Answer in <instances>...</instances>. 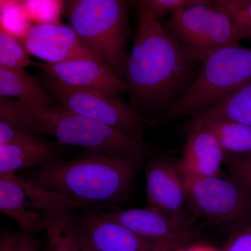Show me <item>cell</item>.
<instances>
[{"label":"cell","mask_w":251,"mask_h":251,"mask_svg":"<svg viewBox=\"0 0 251 251\" xmlns=\"http://www.w3.org/2000/svg\"><path fill=\"white\" fill-rule=\"evenodd\" d=\"M145 174L147 206L175 223L187 224L184 216L187 187L176 163L153 158L145 168Z\"/></svg>","instance_id":"9c48e42d"},{"label":"cell","mask_w":251,"mask_h":251,"mask_svg":"<svg viewBox=\"0 0 251 251\" xmlns=\"http://www.w3.org/2000/svg\"><path fill=\"white\" fill-rule=\"evenodd\" d=\"M225 151L209 128L191 121L181 158L176 162L186 184L221 175Z\"/></svg>","instance_id":"7c38bea8"},{"label":"cell","mask_w":251,"mask_h":251,"mask_svg":"<svg viewBox=\"0 0 251 251\" xmlns=\"http://www.w3.org/2000/svg\"><path fill=\"white\" fill-rule=\"evenodd\" d=\"M224 164L231 175L239 179L251 193V153L240 155L225 153Z\"/></svg>","instance_id":"cb8c5ba5"},{"label":"cell","mask_w":251,"mask_h":251,"mask_svg":"<svg viewBox=\"0 0 251 251\" xmlns=\"http://www.w3.org/2000/svg\"><path fill=\"white\" fill-rule=\"evenodd\" d=\"M0 211L14 220L21 230L32 234L45 230L42 213L29 206L24 190L10 174L0 175Z\"/></svg>","instance_id":"2e32d148"},{"label":"cell","mask_w":251,"mask_h":251,"mask_svg":"<svg viewBox=\"0 0 251 251\" xmlns=\"http://www.w3.org/2000/svg\"><path fill=\"white\" fill-rule=\"evenodd\" d=\"M176 251H205L204 250H202V249H195V248H192V249H184V247H180L179 249H178Z\"/></svg>","instance_id":"f546056e"},{"label":"cell","mask_w":251,"mask_h":251,"mask_svg":"<svg viewBox=\"0 0 251 251\" xmlns=\"http://www.w3.org/2000/svg\"><path fill=\"white\" fill-rule=\"evenodd\" d=\"M0 119L37 134L52 135L63 145L80 146L85 150L143 157L148 151L145 142L77 115L60 104L37 106L0 97Z\"/></svg>","instance_id":"3957f363"},{"label":"cell","mask_w":251,"mask_h":251,"mask_svg":"<svg viewBox=\"0 0 251 251\" xmlns=\"http://www.w3.org/2000/svg\"><path fill=\"white\" fill-rule=\"evenodd\" d=\"M219 2L232 15L243 39L251 40V0H219Z\"/></svg>","instance_id":"7402d4cb"},{"label":"cell","mask_w":251,"mask_h":251,"mask_svg":"<svg viewBox=\"0 0 251 251\" xmlns=\"http://www.w3.org/2000/svg\"><path fill=\"white\" fill-rule=\"evenodd\" d=\"M140 1L159 21L167 15L171 16L176 11L193 4L196 0H141Z\"/></svg>","instance_id":"d4e9b609"},{"label":"cell","mask_w":251,"mask_h":251,"mask_svg":"<svg viewBox=\"0 0 251 251\" xmlns=\"http://www.w3.org/2000/svg\"><path fill=\"white\" fill-rule=\"evenodd\" d=\"M20 251H39V244L34 234L21 230L18 232Z\"/></svg>","instance_id":"83f0119b"},{"label":"cell","mask_w":251,"mask_h":251,"mask_svg":"<svg viewBox=\"0 0 251 251\" xmlns=\"http://www.w3.org/2000/svg\"><path fill=\"white\" fill-rule=\"evenodd\" d=\"M144 157L84 150L70 161L43 164L27 179L75 203L80 209H107L126 202Z\"/></svg>","instance_id":"7a4b0ae2"},{"label":"cell","mask_w":251,"mask_h":251,"mask_svg":"<svg viewBox=\"0 0 251 251\" xmlns=\"http://www.w3.org/2000/svg\"><path fill=\"white\" fill-rule=\"evenodd\" d=\"M43 141L39 134L0 120V145H25Z\"/></svg>","instance_id":"603a6c76"},{"label":"cell","mask_w":251,"mask_h":251,"mask_svg":"<svg viewBox=\"0 0 251 251\" xmlns=\"http://www.w3.org/2000/svg\"><path fill=\"white\" fill-rule=\"evenodd\" d=\"M163 25L201 63L212 52L244 39L219 0H196L169 16Z\"/></svg>","instance_id":"8992f818"},{"label":"cell","mask_w":251,"mask_h":251,"mask_svg":"<svg viewBox=\"0 0 251 251\" xmlns=\"http://www.w3.org/2000/svg\"><path fill=\"white\" fill-rule=\"evenodd\" d=\"M221 251H251V224L233 229Z\"/></svg>","instance_id":"484cf974"},{"label":"cell","mask_w":251,"mask_h":251,"mask_svg":"<svg viewBox=\"0 0 251 251\" xmlns=\"http://www.w3.org/2000/svg\"><path fill=\"white\" fill-rule=\"evenodd\" d=\"M138 28L126 67L130 106L142 122L156 126L196 80L199 61L140 1Z\"/></svg>","instance_id":"6da1fadb"},{"label":"cell","mask_w":251,"mask_h":251,"mask_svg":"<svg viewBox=\"0 0 251 251\" xmlns=\"http://www.w3.org/2000/svg\"><path fill=\"white\" fill-rule=\"evenodd\" d=\"M183 247L184 246L176 242H159L154 244L151 251H176L180 247Z\"/></svg>","instance_id":"f1b7e54d"},{"label":"cell","mask_w":251,"mask_h":251,"mask_svg":"<svg viewBox=\"0 0 251 251\" xmlns=\"http://www.w3.org/2000/svg\"><path fill=\"white\" fill-rule=\"evenodd\" d=\"M34 209L44 215L46 251H83L78 221L73 212L75 209L47 204H39Z\"/></svg>","instance_id":"9a60e30c"},{"label":"cell","mask_w":251,"mask_h":251,"mask_svg":"<svg viewBox=\"0 0 251 251\" xmlns=\"http://www.w3.org/2000/svg\"><path fill=\"white\" fill-rule=\"evenodd\" d=\"M46 88L64 108L82 116L109 126L133 139L143 142V125L139 117L117 95L61 85L41 74Z\"/></svg>","instance_id":"ba28073f"},{"label":"cell","mask_w":251,"mask_h":251,"mask_svg":"<svg viewBox=\"0 0 251 251\" xmlns=\"http://www.w3.org/2000/svg\"><path fill=\"white\" fill-rule=\"evenodd\" d=\"M81 240H82V239H81ZM82 251H91L90 249H88L87 247H86V245L85 244H84L83 242H82Z\"/></svg>","instance_id":"4dcf8cb0"},{"label":"cell","mask_w":251,"mask_h":251,"mask_svg":"<svg viewBox=\"0 0 251 251\" xmlns=\"http://www.w3.org/2000/svg\"><path fill=\"white\" fill-rule=\"evenodd\" d=\"M186 187L188 202L199 217L233 229L251 224V193L232 175L191 181Z\"/></svg>","instance_id":"52a82bcc"},{"label":"cell","mask_w":251,"mask_h":251,"mask_svg":"<svg viewBox=\"0 0 251 251\" xmlns=\"http://www.w3.org/2000/svg\"><path fill=\"white\" fill-rule=\"evenodd\" d=\"M192 121L200 122L209 128L225 153L237 155L251 153V126L202 115L193 117Z\"/></svg>","instance_id":"d6986e66"},{"label":"cell","mask_w":251,"mask_h":251,"mask_svg":"<svg viewBox=\"0 0 251 251\" xmlns=\"http://www.w3.org/2000/svg\"><path fill=\"white\" fill-rule=\"evenodd\" d=\"M24 46L29 54L49 64L78 59L103 61L72 27L59 23H38L31 26L25 36Z\"/></svg>","instance_id":"30bf717a"},{"label":"cell","mask_w":251,"mask_h":251,"mask_svg":"<svg viewBox=\"0 0 251 251\" xmlns=\"http://www.w3.org/2000/svg\"><path fill=\"white\" fill-rule=\"evenodd\" d=\"M25 46L4 27L0 29V67L12 69H25L29 66L39 67L40 64L29 58Z\"/></svg>","instance_id":"44dd1931"},{"label":"cell","mask_w":251,"mask_h":251,"mask_svg":"<svg viewBox=\"0 0 251 251\" xmlns=\"http://www.w3.org/2000/svg\"><path fill=\"white\" fill-rule=\"evenodd\" d=\"M198 115L227 119L251 126V81Z\"/></svg>","instance_id":"ffe728a7"},{"label":"cell","mask_w":251,"mask_h":251,"mask_svg":"<svg viewBox=\"0 0 251 251\" xmlns=\"http://www.w3.org/2000/svg\"><path fill=\"white\" fill-rule=\"evenodd\" d=\"M43 74L61 85L117 95L127 94L125 79L103 61L78 59L40 64Z\"/></svg>","instance_id":"8fae6325"},{"label":"cell","mask_w":251,"mask_h":251,"mask_svg":"<svg viewBox=\"0 0 251 251\" xmlns=\"http://www.w3.org/2000/svg\"><path fill=\"white\" fill-rule=\"evenodd\" d=\"M128 2L121 0H70L64 2L69 25L103 62L125 78Z\"/></svg>","instance_id":"277c9868"},{"label":"cell","mask_w":251,"mask_h":251,"mask_svg":"<svg viewBox=\"0 0 251 251\" xmlns=\"http://www.w3.org/2000/svg\"><path fill=\"white\" fill-rule=\"evenodd\" d=\"M0 97H13L21 103L37 106L54 104L50 92L25 69L0 67Z\"/></svg>","instance_id":"e0dca14e"},{"label":"cell","mask_w":251,"mask_h":251,"mask_svg":"<svg viewBox=\"0 0 251 251\" xmlns=\"http://www.w3.org/2000/svg\"><path fill=\"white\" fill-rule=\"evenodd\" d=\"M81 239L91 251H151L155 244L140 237L100 209H80Z\"/></svg>","instance_id":"4fadbf2b"},{"label":"cell","mask_w":251,"mask_h":251,"mask_svg":"<svg viewBox=\"0 0 251 251\" xmlns=\"http://www.w3.org/2000/svg\"><path fill=\"white\" fill-rule=\"evenodd\" d=\"M0 251H20L18 233L4 229L0 236Z\"/></svg>","instance_id":"4316f807"},{"label":"cell","mask_w":251,"mask_h":251,"mask_svg":"<svg viewBox=\"0 0 251 251\" xmlns=\"http://www.w3.org/2000/svg\"><path fill=\"white\" fill-rule=\"evenodd\" d=\"M251 81V48L240 44L218 50L201 63L196 80L156 125L194 117Z\"/></svg>","instance_id":"5b68a950"},{"label":"cell","mask_w":251,"mask_h":251,"mask_svg":"<svg viewBox=\"0 0 251 251\" xmlns=\"http://www.w3.org/2000/svg\"><path fill=\"white\" fill-rule=\"evenodd\" d=\"M58 148L53 143L0 145V175L13 174L19 170L46 163L57 158Z\"/></svg>","instance_id":"ac0fdd59"},{"label":"cell","mask_w":251,"mask_h":251,"mask_svg":"<svg viewBox=\"0 0 251 251\" xmlns=\"http://www.w3.org/2000/svg\"><path fill=\"white\" fill-rule=\"evenodd\" d=\"M100 211L104 216L153 244L173 242L184 247L195 235L194 230L189 224L175 223L148 206L127 210Z\"/></svg>","instance_id":"5bb4252c"}]
</instances>
